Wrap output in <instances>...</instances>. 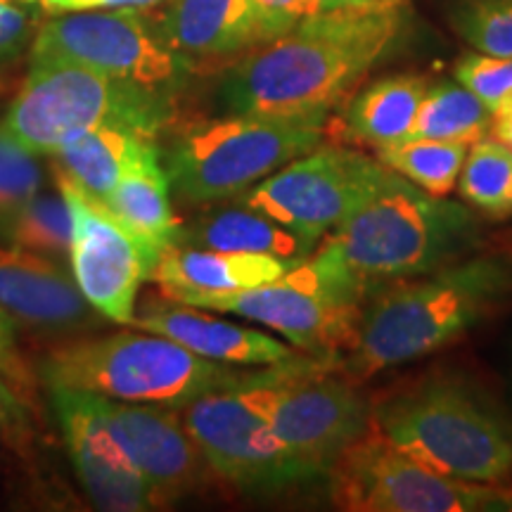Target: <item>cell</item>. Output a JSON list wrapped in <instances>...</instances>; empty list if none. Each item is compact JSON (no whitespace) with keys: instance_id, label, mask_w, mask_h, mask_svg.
I'll use <instances>...</instances> for the list:
<instances>
[{"instance_id":"cell-1","label":"cell","mask_w":512,"mask_h":512,"mask_svg":"<svg viewBox=\"0 0 512 512\" xmlns=\"http://www.w3.org/2000/svg\"><path fill=\"white\" fill-rule=\"evenodd\" d=\"M401 8L332 10L261 43L221 83L226 114L273 119L330 117L392 50Z\"/></svg>"},{"instance_id":"cell-2","label":"cell","mask_w":512,"mask_h":512,"mask_svg":"<svg viewBox=\"0 0 512 512\" xmlns=\"http://www.w3.org/2000/svg\"><path fill=\"white\" fill-rule=\"evenodd\" d=\"M512 297V256L472 254L380 287L363 304L344 373L366 380L437 351Z\"/></svg>"},{"instance_id":"cell-3","label":"cell","mask_w":512,"mask_h":512,"mask_svg":"<svg viewBox=\"0 0 512 512\" xmlns=\"http://www.w3.org/2000/svg\"><path fill=\"white\" fill-rule=\"evenodd\" d=\"M479 221L467 204L444 200L387 169L373 195L328 235L373 290L456 264L479 245Z\"/></svg>"},{"instance_id":"cell-4","label":"cell","mask_w":512,"mask_h":512,"mask_svg":"<svg viewBox=\"0 0 512 512\" xmlns=\"http://www.w3.org/2000/svg\"><path fill=\"white\" fill-rule=\"evenodd\" d=\"M373 427L441 475L475 484L512 477V422L482 389L432 375L373 408Z\"/></svg>"},{"instance_id":"cell-5","label":"cell","mask_w":512,"mask_h":512,"mask_svg":"<svg viewBox=\"0 0 512 512\" xmlns=\"http://www.w3.org/2000/svg\"><path fill=\"white\" fill-rule=\"evenodd\" d=\"M268 375L271 370L245 373L233 363L211 361L155 332H119L67 342L41 363V377L48 387L166 408H183L211 392L249 387Z\"/></svg>"},{"instance_id":"cell-6","label":"cell","mask_w":512,"mask_h":512,"mask_svg":"<svg viewBox=\"0 0 512 512\" xmlns=\"http://www.w3.org/2000/svg\"><path fill=\"white\" fill-rule=\"evenodd\" d=\"M373 292L328 240L283 278L249 290L207 294L162 287L169 302L256 320L304 351L347 349Z\"/></svg>"},{"instance_id":"cell-7","label":"cell","mask_w":512,"mask_h":512,"mask_svg":"<svg viewBox=\"0 0 512 512\" xmlns=\"http://www.w3.org/2000/svg\"><path fill=\"white\" fill-rule=\"evenodd\" d=\"M174 95L72 62H31L3 126L36 155H53L91 128L117 124L147 138L171 119Z\"/></svg>"},{"instance_id":"cell-8","label":"cell","mask_w":512,"mask_h":512,"mask_svg":"<svg viewBox=\"0 0 512 512\" xmlns=\"http://www.w3.org/2000/svg\"><path fill=\"white\" fill-rule=\"evenodd\" d=\"M328 117L273 119L226 114L183 128L169 145V185L185 204H216L245 195L264 178L316 150Z\"/></svg>"},{"instance_id":"cell-9","label":"cell","mask_w":512,"mask_h":512,"mask_svg":"<svg viewBox=\"0 0 512 512\" xmlns=\"http://www.w3.org/2000/svg\"><path fill=\"white\" fill-rule=\"evenodd\" d=\"M245 392L278 439L320 479L373 427V408L354 384L297 356L275 363L266 380Z\"/></svg>"},{"instance_id":"cell-10","label":"cell","mask_w":512,"mask_h":512,"mask_svg":"<svg viewBox=\"0 0 512 512\" xmlns=\"http://www.w3.org/2000/svg\"><path fill=\"white\" fill-rule=\"evenodd\" d=\"M337 508L354 512L498 510L501 484L453 479L384 439L375 427L351 444L328 472Z\"/></svg>"},{"instance_id":"cell-11","label":"cell","mask_w":512,"mask_h":512,"mask_svg":"<svg viewBox=\"0 0 512 512\" xmlns=\"http://www.w3.org/2000/svg\"><path fill=\"white\" fill-rule=\"evenodd\" d=\"M31 62H72L152 91L176 93L190 62L159 36L143 10L64 12L38 29Z\"/></svg>"},{"instance_id":"cell-12","label":"cell","mask_w":512,"mask_h":512,"mask_svg":"<svg viewBox=\"0 0 512 512\" xmlns=\"http://www.w3.org/2000/svg\"><path fill=\"white\" fill-rule=\"evenodd\" d=\"M178 411L209 470L245 494L271 496L320 479L278 439L245 387L204 394Z\"/></svg>"},{"instance_id":"cell-13","label":"cell","mask_w":512,"mask_h":512,"mask_svg":"<svg viewBox=\"0 0 512 512\" xmlns=\"http://www.w3.org/2000/svg\"><path fill=\"white\" fill-rule=\"evenodd\" d=\"M387 166L342 145H323L285 164L240 200L283 226L323 242L373 195Z\"/></svg>"},{"instance_id":"cell-14","label":"cell","mask_w":512,"mask_h":512,"mask_svg":"<svg viewBox=\"0 0 512 512\" xmlns=\"http://www.w3.org/2000/svg\"><path fill=\"white\" fill-rule=\"evenodd\" d=\"M57 185L72 211L69 261L76 285L100 316L114 323H133L140 283L150 280L140 247L105 204L62 174H57Z\"/></svg>"},{"instance_id":"cell-15","label":"cell","mask_w":512,"mask_h":512,"mask_svg":"<svg viewBox=\"0 0 512 512\" xmlns=\"http://www.w3.org/2000/svg\"><path fill=\"white\" fill-rule=\"evenodd\" d=\"M98 408L114 441L150 486L157 508L188 496L202 482L207 463L178 408L166 411V406L155 403L102 394H98Z\"/></svg>"},{"instance_id":"cell-16","label":"cell","mask_w":512,"mask_h":512,"mask_svg":"<svg viewBox=\"0 0 512 512\" xmlns=\"http://www.w3.org/2000/svg\"><path fill=\"white\" fill-rule=\"evenodd\" d=\"M48 389L69 456L95 505L112 512L157 508L150 486L107 430L98 408V394L69 387Z\"/></svg>"},{"instance_id":"cell-17","label":"cell","mask_w":512,"mask_h":512,"mask_svg":"<svg viewBox=\"0 0 512 512\" xmlns=\"http://www.w3.org/2000/svg\"><path fill=\"white\" fill-rule=\"evenodd\" d=\"M0 311L38 335H76L98 323L62 261L0 245Z\"/></svg>"},{"instance_id":"cell-18","label":"cell","mask_w":512,"mask_h":512,"mask_svg":"<svg viewBox=\"0 0 512 512\" xmlns=\"http://www.w3.org/2000/svg\"><path fill=\"white\" fill-rule=\"evenodd\" d=\"M171 185L155 140H147L128 159L105 207L128 230L143 254L147 273H155L162 254L176 242L178 223L171 207Z\"/></svg>"},{"instance_id":"cell-19","label":"cell","mask_w":512,"mask_h":512,"mask_svg":"<svg viewBox=\"0 0 512 512\" xmlns=\"http://www.w3.org/2000/svg\"><path fill=\"white\" fill-rule=\"evenodd\" d=\"M131 325L174 339L181 347L211 361L233 366H275L294 358V351L280 339L228 320L204 316L188 304L152 306L133 318Z\"/></svg>"},{"instance_id":"cell-20","label":"cell","mask_w":512,"mask_h":512,"mask_svg":"<svg viewBox=\"0 0 512 512\" xmlns=\"http://www.w3.org/2000/svg\"><path fill=\"white\" fill-rule=\"evenodd\" d=\"M174 245L216 249V252L266 254L299 264L316 252L320 242L283 226L264 211L252 209L240 197H235L228 204L216 202L214 209L204 211L190 226L178 228Z\"/></svg>"},{"instance_id":"cell-21","label":"cell","mask_w":512,"mask_h":512,"mask_svg":"<svg viewBox=\"0 0 512 512\" xmlns=\"http://www.w3.org/2000/svg\"><path fill=\"white\" fill-rule=\"evenodd\" d=\"M155 24L166 46L190 64L259 46L249 0H171Z\"/></svg>"},{"instance_id":"cell-22","label":"cell","mask_w":512,"mask_h":512,"mask_svg":"<svg viewBox=\"0 0 512 512\" xmlns=\"http://www.w3.org/2000/svg\"><path fill=\"white\" fill-rule=\"evenodd\" d=\"M294 261L275 259L266 254L216 252V249H197L171 245L159 259L152 273L162 287L188 292H240L283 278Z\"/></svg>"},{"instance_id":"cell-23","label":"cell","mask_w":512,"mask_h":512,"mask_svg":"<svg viewBox=\"0 0 512 512\" xmlns=\"http://www.w3.org/2000/svg\"><path fill=\"white\" fill-rule=\"evenodd\" d=\"M427 88L430 83L418 74H392L368 83L344 107L342 138L375 150L408 140Z\"/></svg>"},{"instance_id":"cell-24","label":"cell","mask_w":512,"mask_h":512,"mask_svg":"<svg viewBox=\"0 0 512 512\" xmlns=\"http://www.w3.org/2000/svg\"><path fill=\"white\" fill-rule=\"evenodd\" d=\"M147 140L155 138L117 124L91 128L53 152L55 171L74 181L93 200L107 204L128 159Z\"/></svg>"},{"instance_id":"cell-25","label":"cell","mask_w":512,"mask_h":512,"mask_svg":"<svg viewBox=\"0 0 512 512\" xmlns=\"http://www.w3.org/2000/svg\"><path fill=\"white\" fill-rule=\"evenodd\" d=\"M494 124V112L458 81H441L427 88L411 138L451 140L475 145L486 138Z\"/></svg>"},{"instance_id":"cell-26","label":"cell","mask_w":512,"mask_h":512,"mask_svg":"<svg viewBox=\"0 0 512 512\" xmlns=\"http://www.w3.org/2000/svg\"><path fill=\"white\" fill-rule=\"evenodd\" d=\"M470 145L451 143V140L434 138H411L396 145H387L377 150V162L392 169L418 185V188L432 192V195L446 197L456 190L460 169H463Z\"/></svg>"},{"instance_id":"cell-27","label":"cell","mask_w":512,"mask_h":512,"mask_svg":"<svg viewBox=\"0 0 512 512\" xmlns=\"http://www.w3.org/2000/svg\"><path fill=\"white\" fill-rule=\"evenodd\" d=\"M5 240L15 247L62 261L72 249V211L64 192L46 188L36 192L17 214L0 226Z\"/></svg>"},{"instance_id":"cell-28","label":"cell","mask_w":512,"mask_h":512,"mask_svg":"<svg viewBox=\"0 0 512 512\" xmlns=\"http://www.w3.org/2000/svg\"><path fill=\"white\" fill-rule=\"evenodd\" d=\"M460 197L489 219L512 216V150L496 138H482L467 150L458 176Z\"/></svg>"},{"instance_id":"cell-29","label":"cell","mask_w":512,"mask_h":512,"mask_svg":"<svg viewBox=\"0 0 512 512\" xmlns=\"http://www.w3.org/2000/svg\"><path fill=\"white\" fill-rule=\"evenodd\" d=\"M451 24L477 53L512 57V0H458Z\"/></svg>"},{"instance_id":"cell-30","label":"cell","mask_w":512,"mask_h":512,"mask_svg":"<svg viewBox=\"0 0 512 512\" xmlns=\"http://www.w3.org/2000/svg\"><path fill=\"white\" fill-rule=\"evenodd\" d=\"M46 185L43 166L5 126H0V226Z\"/></svg>"},{"instance_id":"cell-31","label":"cell","mask_w":512,"mask_h":512,"mask_svg":"<svg viewBox=\"0 0 512 512\" xmlns=\"http://www.w3.org/2000/svg\"><path fill=\"white\" fill-rule=\"evenodd\" d=\"M456 81L496 112L512 98V57L470 53L456 64Z\"/></svg>"},{"instance_id":"cell-32","label":"cell","mask_w":512,"mask_h":512,"mask_svg":"<svg viewBox=\"0 0 512 512\" xmlns=\"http://www.w3.org/2000/svg\"><path fill=\"white\" fill-rule=\"evenodd\" d=\"M249 3H252L259 46L287 34L302 19L320 12V0H249Z\"/></svg>"},{"instance_id":"cell-33","label":"cell","mask_w":512,"mask_h":512,"mask_svg":"<svg viewBox=\"0 0 512 512\" xmlns=\"http://www.w3.org/2000/svg\"><path fill=\"white\" fill-rule=\"evenodd\" d=\"M38 22L36 5L0 0V62L12 60L31 41Z\"/></svg>"},{"instance_id":"cell-34","label":"cell","mask_w":512,"mask_h":512,"mask_svg":"<svg viewBox=\"0 0 512 512\" xmlns=\"http://www.w3.org/2000/svg\"><path fill=\"white\" fill-rule=\"evenodd\" d=\"M15 320L8 313L0 311V375L5 380H10L12 387H31V370L27 363L22 361V356L17 354L15 347Z\"/></svg>"},{"instance_id":"cell-35","label":"cell","mask_w":512,"mask_h":512,"mask_svg":"<svg viewBox=\"0 0 512 512\" xmlns=\"http://www.w3.org/2000/svg\"><path fill=\"white\" fill-rule=\"evenodd\" d=\"M171 0H41V8L53 15L64 12H83V10H150L169 5Z\"/></svg>"},{"instance_id":"cell-36","label":"cell","mask_w":512,"mask_h":512,"mask_svg":"<svg viewBox=\"0 0 512 512\" xmlns=\"http://www.w3.org/2000/svg\"><path fill=\"white\" fill-rule=\"evenodd\" d=\"M0 427H3L8 437L15 439L27 432V413H24L22 403H19L3 375H0Z\"/></svg>"},{"instance_id":"cell-37","label":"cell","mask_w":512,"mask_h":512,"mask_svg":"<svg viewBox=\"0 0 512 512\" xmlns=\"http://www.w3.org/2000/svg\"><path fill=\"white\" fill-rule=\"evenodd\" d=\"M403 0H320V12L332 10H394Z\"/></svg>"},{"instance_id":"cell-38","label":"cell","mask_w":512,"mask_h":512,"mask_svg":"<svg viewBox=\"0 0 512 512\" xmlns=\"http://www.w3.org/2000/svg\"><path fill=\"white\" fill-rule=\"evenodd\" d=\"M491 133H494L496 140H501L503 145H508L512 150V98L508 102H503V105L494 112Z\"/></svg>"}]
</instances>
